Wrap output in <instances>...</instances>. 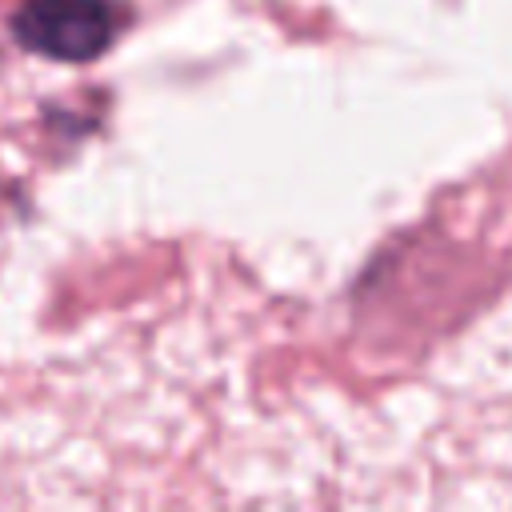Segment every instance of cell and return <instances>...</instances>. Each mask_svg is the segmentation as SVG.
<instances>
[{"instance_id": "1", "label": "cell", "mask_w": 512, "mask_h": 512, "mask_svg": "<svg viewBox=\"0 0 512 512\" xmlns=\"http://www.w3.org/2000/svg\"><path fill=\"white\" fill-rule=\"evenodd\" d=\"M116 32V0H24L12 12L16 44L60 64H88L104 56Z\"/></svg>"}]
</instances>
